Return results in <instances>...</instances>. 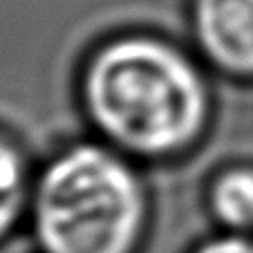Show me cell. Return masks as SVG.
Instances as JSON below:
<instances>
[{
	"label": "cell",
	"mask_w": 253,
	"mask_h": 253,
	"mask_svg": "<svg viewBox=\"0 0 253 253\" xmlns=\"http://www.w3.org/2000/svg\"><path fill=\"white\" fill-rule=\"evenodd\" d=\"M211 70L193 49L148 29L105 36L83 56L79 108L92 137L137 164L186 157L213 126Z\"/></svg>",
	"instance_id": "6da1fadb"
},
{
	"label": "cell",
	"mask_w": 253,
	"mask_h": 253,
	"mask_svg": "<svg viewBox=\"0 0 253 253\" xmlns=\"http://www.w3.org/2000/svg\"><path fill=\"white\" fill-rule=\"evenodd\" d=\"M153 197L141 164L94 137L36 166L27 224L39 253H141Z\"/></svg>",
	"instance_id": "7a4b0ae2"
},
{
	"label": "cell",
	"mask_w": 253,
	"mask_h": 253,
	"mask_svg": "<svg viewBox=\"0 0 253 253\" xmlns=\"http://www.w3.org/2000/svg\"><path fill=\"white\" fill-rule=\"evenodd\" d=\"M188 34L213 74L253 83V0H188Z\"/></svg>",
	"instance_id": "3957f363"
},
{
	"label": "cell",
	"mask_w": 253,
	"mask_h": 253,
	"mask_svg": "<svg viewBox=\"0 0 253 253\" xmlns=\"http://www.w3.org/2000/svg\"><path fill=\"white\" fill-rule=\"evenodd\" d=\"M204 206L217 231L253 235V162H229L209 177Z\"/></svg>",
	"instance_id": "277c9868"
},
{
	"label": "cell",
	"mask_w": 253,
	"mask_h": 253,
	"mask_svg": "<svg viewBox=\"0 0 253 253\" xmlns=\"http://www.w3.org/2000/svg\"><path fill=\"white\" fill-rule=\"evenodd\" d=\"M36 166L27 148L7 128H0V247L27 224Z\"/></svg>",
	"instance_id": "5b68a950"
},
{
	"label": "cell",
	"mask_w": 253,
	"mask_h": 253,
	"mask_svg": "<svg viewBox=\"0 0 253 253\" xmlns=\"http://www.w3.org/2000/svg\"><path fill=\"white\" fill-rule=\"evenodd\" d=\"M188 253H253V235L217 231L200 240Z\"/></svg>",
	"instance_id": "8992f818"
}]
</instances>
